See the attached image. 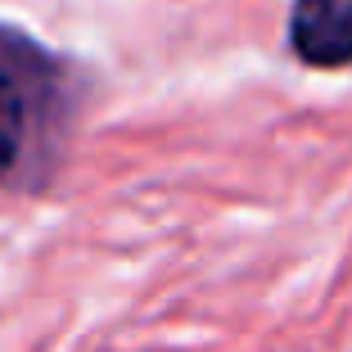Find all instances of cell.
Segmentation results:
<instances>
[{"label":"cell","instance_id":"1","mask_svg":"<svg viewBox=\"0 0 352 352\" xmlns=\"http://www.w3.org/2000/svg\"><path fill=\"white\" fill-rule=\"evenodd\" d=\"M63 104V68L14 28H0V181L32 163Z\"/></svg>","mask_w":352,"mask_h":352},{"label":"cell","instance_id":"2","mask_svg":"<svg viewBox=\"0 0 352 352\" xmlns=\"http://www.w3.org/2000/svg\"><path fill=\"white\" fill-rule=\"evenodd\" d=\"M289 45L311 68L352 63V0H294Z\"/></svg>","mask_w":352,"mask_h":352}]
</instances>
